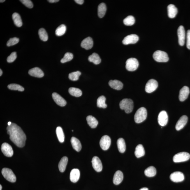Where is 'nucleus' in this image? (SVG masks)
Listing matches in <instances>:
<instances>
[{"mask_svg": "<svg viewBox=\"0 0 190 190\" xmlns=\"http://www.w3.org/2000/svg\"><path fill=\"white\" fill-rule=\"evenodd\" d=\"M7 133L10 135V139L16 145L19 147H24L26 144V137L22 128L15 123H12L7 128Z\"/></svg>", "mask_w": 190, "mask_h": 190, "instance_id": "f257e3e1", "label": "nucleus"}, {"mask_svg": "<svg viewBox=\"0 0 190 190\" xmlns=\"http://www.w3.org/2000/svg\"><path fill=\"white\" fill-rule=\"evenodd\" d=\"M119 106L121 110H125L127 113H129L133 108V102L130 99H124L120 102Z\"/></svg>", "mask_w": 190, "mask_h": 190, "instance_id": "f03ea898", "label": "nucleus"}, {"mask_svg": "<svg viewBox=\"0 0 190 190\" xmlns=\"http://www.w3.org/2000/svg\"><path fill=\"white\" fill-rule=\"evenodd\" d=\"M147 116V110L145 108L142 107L137 110L134 116L135 122L140 123L145 120Z\"/></svg>", "mask_w": 190, "mask_h": 190, "instance_id": "7ed1b4c3", "label": "nucleus"}, {"mask_svg": "<svg viewBox=\"0 0 190 190\" xmlns=\"http://www.w3.org/2000/svg\"><path fill=\"white\" fill-rule=\"evenodd\" d=\"M154 59L158 62H166L169 61L168 55L166 52L161 50H157L153 55Z\"/></svg>", "mask_w": 190, "mask_h": 190, "instance_id": "20e7f679", "label": "nucleus"}, {"mask_svg": "<svg viewBox=\"0 0 190 190\" xmlns=\"http://www.w3.org/2000/svg\"><path fill=\"white\" fill-rule=\"evenodd\" d=\"M1 173L5 179L11 182H15L16 181L15 174L10 169L4 168L1 171Z\"/></svg>", "mask_w": 190, "mask_h": 190, "instance_id": "39448f33", "label": "nucleus"}, {"mask_svg": "<svg viewBox=\"0 0 190 190\" xmlns=\"http://www.w3.org/2000/svg\"><path fill=\"white\" fill-rule=\"evenodd\" d=\"M139 62L136 59L130 58L127 60L126 62V68L129 71H134L138 68Z\"/></svg>", "mask_w": 190, "mask_h": 190, "instance_id": "423d86ee", "label": "nucleus"}, {"mask_svg": "<svg viewBox=\"0 0 190 190\" xmlns=\"http://www.w3.org/2000/svg\"><path fill=\"white\" fill-rule=\"evenodd\" d=\"M190 158L189 153L183 152L178 153L174 156L173 161L175 163L181 162L188 161Z\"/></svg>", "mask_w": 190, "mask_h": 190, "instance_id": "0eeeda50", "label": "nucleus"}, {"mask_svg": "<svg viewBox=\"0 0 190 190\" xmlns=\"http://www.w3.org/2000/svg\"><path fill=\"white\" fill-rule=\"evenodd\" d=\"M158 82L154 79H151L148 81L146 84L145 90L148 93H151L155 91L158 87Z\"/></svg>", "mask_w": 190, "mask_h": 190, "instance_id": "6e6552de", "label": "nucleus"}, {"mask_svg": "<svg viewBox=\"0 0 190 190\" xmlns=\"http://www.w3.org/2000/svg\"><path fill=\"white\" fill-rule=\"evenodd\" d=\"M111 144V140L108 135H105L102 137L100 141V147L104 150H106L110 147Z\"/></svg>", "mask_w": 190, "mask_h": 190, "instance_id": "1a4fd4ad", "label": "nucleus"}, {"mask_svg": "<svg viewBox=\"0 0 190 190\" xmlns=\"http://www.w3.org/2000/svg\"><path fill=\"white\" fill-rule=\"evenodd\" d=\"M1 150L5 156L8 157H11L13 156V149L11 146L6 142H4L2 144Z\"/></svg>", "mask_w": 190, "mask_h": 190, "instance_id": "9d476101", "label": "nucleus"}, {"mask_svg": "<svg viewBox=\"0 0 190 190\" xmlns=\"http://www.w3.org/2000/svg\"><path fill=\"white\" fill-rule=\"evenodd\" d=\"M168 121V114L164 111H162L158 114V121L160 126H164L167 124Z\"/></svg>", "mask_w": 190, "mask_h": 190, "instance_id": "9b49d317", "label": "nucleus"}, {"mask_svg": "<svg viewBox=\"0 0 190 190\" xmlns=\"http://www.w3.org/2000/svg\"><path fill=\"white\" fill-rule=\"evenodd\" d=\"M177 35L178 37L179 43L181 46L184 45L185 41L186 33L184 26H181L177 30Z\"/></svg>", "mask_w": 190, "mask_h": 190, "instance_id": "f8f14e48", "label": "nucleus"}, {"mask_svg": "<svg viewBox=\"0 0 190 190\" xmlns=\"http://www.w3.org/2000/svg\"><path fill=\"white\" fill-rule=\"evenodd\" d=\"M139 37L137 35L131 34L128 35L124 38L122 42L124 45L136 43L139 40Z\"/></svg>", "mask_w": 190, "mask_h": 190, "instance_id": "ddd939ff", "label": "nucleus"}, {"mask_svg": "<svg viewBox=\"0 0 190 190\" xmlns=\"http://www.w3.org/2000/svg\"><path fill=\"white\" fill-rule=\"evenodd\" d=\"M170 178L171 181L177 183L182 182L184 179V174L180 172H174L171 174Z\"/></svg>", "mask_w": 190, "mask_h": 190, "instance_id": "4468645a", "label": "nucleus"}, {"mask_svg": "<svg viewBox=\"0 0 190 190\" xmlns=\"http://www.w3.org/2000/svg\"><path fill=\"white\" fill-rule=\"evenodd\" d=\"M92 166L94 169L98 172H101L103 169V165L101 160L97 156H94L92 158Z\"/></svg>", "mask_w": 190, "mask_h": 190, "instance_id": "2eb2a0df", "label": "nucleus"}, {"mask_svg": "<svg viewBox=\"0 0 190 190\" xmlns=\"http://www.w3.org/2000/svg\"><path fill=\"white\" fill-rule=\"evenodd\" d=\"M190 93L189 87L186 86H184L179 91V99L181 101H184L188 97Z\"/></svg>", "mask_w": 190, "mask_h": 190, "instance_id": "dca6fc26", "label": "nucleus"}, {"mask_svg": "<svg viewBox=\"0 0 190 190\" xmlns=\"http://www.w3.org/2000/svg\"><path fill=\"white\" fill-rule=\"evenodd\" d=\"M52 97L54 101L60 106H65L66 105L67 102L66 100L57 93H53Z\"/></svg>", "mask_w": 190, "mask_h": 190, "instance_id": "f3484780", "label": "nucleus"}, {"mask_svg": "<svg viewBox=\"0 0 190 190\" xmlns=\"http://www.w3.org/2000/svg\"><path fill=\"white\" fill-rule=\"evenodd\" d=\"M188 118L185 115L183 116L180 117L176 125L175 128L177 131L182 129L184 127L188 121Z\"/></svg>", "mask_w": 190, "mask_h": 190, "instance_id": "a211bd4d", "label": "nucleus"}, {"mask_svg": "<svg viewBox=\"0 0 190 190\" xmlns=\"http://www.w3.org/2000/svg\"><path fill=\"white\" fill-rule=\"evenodd\" d=\"M93 45L92 39L89 37L84 39L81 44V47L86 50H89L92 48Z\"/></svg>", "mask_w": 190, "mask_h": 190, "instance_id": "6ab92c4d", "label": "nucleus"}, {"mask_svg": "<svg viewBox=\"0 0 190 190\" xmlns=\"http://www.w3.org/2000/svg\"><path fill=\"white\" fill-rule=\"evenodd\" d=\"M80 177V171L77 169H73L70 172V179L71 182L76 183L79 180Z\"/></svg>", "mask_w": 190, "mask_h": 190, "instance_id": "aec40b11", "label": "nucleus"}, {"mask_svg": "<svg viewBox=\"0 0 190 190\" xmlns=\"http://www.w3.org/2000/svg\"><path fill=\"white\" fill-rule=\"evenodd\" d=\"M29 74L31 76L39 77V78L43 77L44 75L43 72L38 67H35L31 69L29 71Z\"/></svg>", "mask_w": 190, "mask_h": 190, "instance_id": "412c9836", "label": "nucleus"}, {"mask_svg": "<svg viewBox=\"0 0 190 190\" xmlns=\"http://www.w3.org/2000/svg\"><path fill=\"white\" fill-rule=\"evenodd\" d=\"M123 174L121 171H117L114 174L113 178V184L115 185H118L122 182L123 180Z\"/></svg>", "mask_w": 190, "mask_h": 190, "instance_id": "4be33fe9", "label": "nucleus"}, {"mask_svg": "<svg viewBox=\"0 0 190 190\" xmlns=\"http://www.w3.org/2000/svg\"><path fill=\"white\" fill-rule=\"evenodd\" d=\"M168 17L170 18H173L176 17L178 12L177 9L175 5L171 4L167 7Z\"/></svg>", "mask_w": 190, "mask_h": 190, "instance_id": "5701e85b", "label": "nucleus"}, {"mask_svg": "<svg viewBox=\"0 0 190 190\" xmlns=\"http://www.w3.org/2000/svg\"><path fill=\"white\" fill-rule=\"evenodd\" d=\"M109 85L114 89L120 90L122 89L123 84L120 81L118 80H111L108 83Z\"/></svg>", "mask_w": 190, "mask_h": 190, "instance_id": "b1692460", "label": "nucleus"}, {"mask_svg": "<svg viewBox=\"0 0 190 190\" xmlns=\"http://www.w3.org/2000/svg\"><path fill=\"white\" fill-rule=\"evenodd\" d=\"M71 142L72 147L77 152H79L81 150L82 148V144L78 139L75 137H72Z\"/></svg>", "mask_w": 190, "mask_h": 190, "instance_id": "393cba45", "label": "nucleus"}, {"mask_svg": "<svg viewBox=\"0 0 190 190\" xmlns=\"http://www.w3.org/2000/svg\"><path fill=\"white\" fill-rule=\"evenodd\" d=\"M68 161V158L66 156L63 157L61 158L59 162V165H58L60 172H63L65 171L67 164Z\"/></svg>", "mask_w": 190, "mask_h": 190, "instance_id": "a878e982", "label": "nucleus"}, {"mask_svg": "<svg viewBox=\"0 0 190 190\" xmlns=\"http://www.w3.org/2000/svg\"><path fill=\"white\" fill-rule=\"evenodd\" d=\"M88 125L91 128H96L98 124V122L96 119L92 116H88L86 118Z\"/></svg>", "mask_w": 190, "mask_h": 190, "instance_id": "bb28decb", "label": "nucleus"}, {"mask_svg": "<svg viewBox=\"0 0 190 190\" xmlns=\"http://www.w3.org/2000/svg\"><path fill=\"white\" fill-rule=\"evenodd\" d=\"M12 19L13 21L14 24L17 27H20L23 24L22 19L20 15L18 13L15 12L12 15Z\"/></svg>", "mask_w": 190, "mask_h": 190, "instance_id": "cd10ccee", "label": "nucleus"}, {"mask_svg": "<svg viewBox=\"0 0 190 190\" xmlns=\"http://www.w3.org/2000/svg\"><path fill=\"white\" fill-rule=\"evenodd\" d=\"M145 153L144 148L141 144H139L135 147V154L137 158H140L144 156Z\"/></svg>", "mask_w": 190, "mask_h": 190, "instance_id": "c85d7f7f", "label": "nucleus"}, {"mask_svg": "<svg viewBox=\"0 0 190 190\" xmlns=\"http://www.w3.org/2000/svg\"><path fill=\"white\" fill-rule=\"evenodd\" d=\"M88 60L90 62L94 63L95 65H98L101 62V60L98 54L93 53L88 58Z\"/></svg>", "mask_w": 190, "mask_h": 190, "instance_id": "c756f323", "label": "nucleus"}, {"mask_svg": "<svg viewBox=\"0 0 190 190\" xmlns=\"http://www.w3.org/2000/svg\"><path fill=\"white\" fill-rule=\"evenodd\" d=\"M117 145L119 152L123 153L126 150V144L124 139L120 138L117 141Z\"/></svg>", "mask_w": 190, "mask_h": 190, "instance_id": "7c9ffc66", "label": "nucleus"}, {"mask_svg": "<svg viewBox=\"0 0 190 190\" xmlns=\"http://www.w3.org/2000/svg\"><path fill=\"white\" fill-rule=\"evenodd\" d=\"M106 7L105 3H101L98 7V15L100 18L104 16L106 11Z\"/></svg>", "mask_w": 190, "mask_h": 190, "instance_id": "2f4dec72", "label": "nucleus"}, {"mask_svg": "<svg viewBox=\"0 0 190 190\" xmlns=\"http://www.w3.org/2000/svg\"><path fill=\"white\" fill-rule=\"evenodd\" d=\"M144 174L147 177H154L156 175V170L153 166H150L146 169L144 171Z\"/></svg>", "mask_w": 190, "mask_h": 190, "instance_id": "473e14b6", "label": "nucleus"}, {"mask_svg": "<svg viewBox=\"0 0 190 190\" xmlns=\"http://www.w3.org/2000/svg\"><path fill=\"white\" fill-rule=\"evenodd\" d=\"M56 133L59 141L63 142L65 140V135L62 128L61 127L58 126L56 129Z\"/></svg>", "mask_w": 190, "mask_h": 190, "instance_id": "72a5a7b5", "label": "nucleus"}, {"mask_svg": "<svg viewBox=\"0 0 190 190\" xmlns=\"http://www.w3.org/2000/svg\"><path fill=\"white\" fill-rule=\"evenodd\" d=\"M69 93L72 96L75 97H80L82 96V92L80 89L75 87L70 88L69 89Z\"/></svg>", "mask_w": 190, "mask_h": 190, "instance_id": "f704fd0d", "label": "nucleus"}, {"mask_svg": "<svg viewBox=\"0 0 190 190\" xmlns=\"http://www.w3.org/2000/svg\"><path fill=\"white\" fill-rule=\"evenodd\" d=\"M106 98L102 96L99 97L97 100V105L99 108H106L107 105L105 103Z\"/></svg>", "mask_w": 190, "mask_h": 190, "instance_id": "c9c22d12", "label": "nucleus"}, {"mask_svg": "<svg viewBox=\"0 0 190 190\" xmlns=\"http://www.w3.org/2000/svg\"><path fill=\"white\" fill-rule=\"evenodd\" d=\"M38 35L40 39L43 41H46L48 40V37L46 31L44 28H40L38 31Z\"/></svg>", "mask_w": 190, "mask_h": 190, "instance_id": "e433bc0d", "label": "nucleus"}, {"mask_svg": "<svg viewBox=\"0 0 190 190\" xmlns=\"http://www.w3.org/2000/svg\"><path fill=\"white\" fill-rule=\"evenodd\" d=\"M66 26L64 24H62L56 29V35L59 36H62L66 33Z\"/></svg>", "mask_w": 190, "mask_h": 190, "instance_id": "4c0bfd02", "label": "nucleus"}, {"mask_svg": "<svg viewBox=\"0 0 190 190\" xmlns=\"http://www.w3.org/2000/svg\"><path fill=\"white\" fill-rule=\"evenodd\" d=\"M124 24L127 26H131L135 23V19L133 16H129L123 21Z\"/></svg>", "mask_w": 190, "mask_h": 190, "instance_id": "58836bf2", "label": "nucleus"}, {"mask_svg": "<svg viewBox=\"0 0 190 190\" xmlns=\"http://www.w3.org/2000/svg\"><path fill=\"white\" fill-rule=\"evenodd\" d=\"M9 89L12 90H17L19 91H22L24 90V89L22 86L16 84H11L8 86Z\"/></svg>", "mask_w": 190, "mask_h": 190, "instance_id": "ea45409f", "label": "nucleus"}, {"mask_svg": "<svg viewBox=\"0 0 190 190\" xmlns=\"http://www.w3.org/2000/svg\"><path fill=\"white\" fill-rule=\"evenodd\" d=\"M81 74V73L80 71L73 72L69 74V78L72 81H77L78 80L79 77Z\"/></svg>", "mask_w": 190, "mask_h": 190, "instance_id": "a19ab883", "label": "nucleus"}, {"mask_svg": "<svg viewBox=\"0 0 190 190\" xmlns=\"http://www.w3.org/2000/svg\"><path fill=\"white\" fill-rule=\"evenodd\" d=\"M73 58V54L70 52H67L65 54L64 57L61 60L62 63H65L70 61Z\"/></svg>", "mask_w": 190, "mask_h": 190, "instance_id": "79ce46f5", "label": "nucleus"}, {"mask_svg": "<svg viewBox=\"0 0 190 190\" xmlns=\"http://www.w3.org/2000/svg\"><path fill=\"white\" fill-rule=\"evenodd\" d=\"M19 39L17 38H11L7 42L6 45L8 47L11 46L16 45L18 43Z\"/></svg>", "mask_w": 190, "mask_h": 190, "instance_id": "37998d69", "label": "nucleus"}, {"mask_svg": "<svg viewBox=\"0 0 190 190\" xmlns=\"http://www.w3.org/2000/svg\"><path fill=\"white\" fill-rule=\"evenodd\" d=\"M17 57V53L16 52H12L7 58V61L9 63H12L15 61Z\"/></svg>", "mask_w": 190, "mask_h": 190, "instance_id": "c03bdc74", "label": "nucleus"}, {"mask_svg": "<svg viewBox=\"0 0 190 190\" xmlns=\"http://www.w3.org/2000/svg\"><path fill=\"white\" fill-rule=\"evenodd\" d=\"M20 1L28 8L31 9L33 7V3L30 0H21Z\"/></svg>", "mask_w": 190, "mask_h": 190, "instance_id": "a18cd8bd", "label": "nucleus"}, {"mask_svg": "<svg viewBox=\"0 0 190 190\" xmlns=\"http://www.w3.org/2000/svg\"><path fill=\"white\" fill-rule=\"evenodd\" d=\"M186 47L190 49V30H188L186 33Z\"/></svg>", "mask_w": 190, "mask_h": 190, "instance_id": "49530a36", "label": "nucleus"}, {"mask_svg": "<svg viewBox=\"0 0 190 190\" xmlns=\"http://www.w3.org/2000/svg\"><path fill=\"white\" fill-rule=\"evenodd\" d=\"M74 1L78 4L82 5L84 3V1L83 0H75Z\"/></svg>", "mask_w": 190, "mask_h": 190, "instance_id": "de8ad7c7", "label": "nucleus"}, {"mask_svg": "<svg viewBox=\"0 0 190 190\" xmlns=\"http://www.w3.org/2000/svg\"><path fill=\"white\" fill-rule=\"evenodd\" d=\"M48 1L49 2L51 3H54L57 2L59 1V0H49V1Z\"/></svg>", "mask_w": 190, "mask_h": 190, "instance_id": "09e8293b", "label": "nucleus"}, {"mask_svg": "<svg viewBox=\"0 0 190 190\" xmlns=\"http://www.w3.org/2000/svg\"><path fill=\"white\" fill-rule=\"evenodd\" d=\"M140 190H149V189L147 188L144 187L141 188Z\"/></svg>", "mask_w": 190, "mask_h": 190, "instance_id": "8fccbe9b", "label": "nucleus"}, {"mask_svg": "<svg viewBox=\"0 0 190 190\" xmlns=\"http://www.w3.org/2000/svg\"><path fill=\"white\" fill-rule=\"evenodd\" d=\"M2 74H3L2 70L1 69H0V76H1L2 75Z\"/></svg>", "mask_w": 190, "mask_h": 190, "instance_id": "3c124183", "label": "nucleus"}, {"mask_svg": "<svg viewBox=\"0 0 190 190\" xmlns=\"http://www.w3.org/2000/svg\"><path fill=\"white\" fill-rule=\"evenodd\" d=\"M11 124H12V123H11V122H10H10H9L8 123V126H10V125H11Z\"/></svg>", "mask_w": 190, "mask_h": 190, "instance_id": "603ef678", "label": "nucleus"}, {"mask_svg": "<svg viewBox=\"0 0 190 190\" xmlns=\"http://www.w3.org/2000/svg\"><path fill=\"white\" fill-rule=\"evenodd\" d=\"M5 1V0H1V1H0V2L3 3Z\"/></svg>", "mask_w": 190, "mask_h": 190, "instance_id": "864d4df0", "label": "nucleus"}, {"mask_svg": "<svg viewBox=\"0 0 190 190\" xmlns=\"http://www.w3.org/2000/svg\"><path fill=\"white\" fill-rule=\"evenodd\" d=\"M2 186L1 185H0V190H1L2 189Z\"/></svg>", "mask_w": 190, "mask_h": 190, "instance_id": "5fc2aeb1", "label": "nucleus"}]
</instances>
